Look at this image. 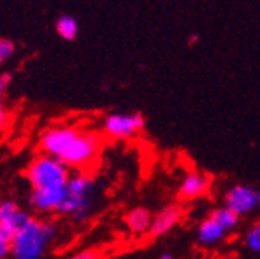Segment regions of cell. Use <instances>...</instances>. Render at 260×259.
Listing matches in <instances>:
<instances>
[{
  "mask_svg": "<svg viewBox=\"0 0 260 259\" xmlns=\"http://www.w3.org/2000/svg\"><path fill=\"white\" fill-rule=\"evenodd\" d=\"M41 149L69 168L84 169L100 157L101 137L96 132L82 131L73 126H54L42 134Z\"/></svg>",
  "mask_w": 260,
  "mask_h": 259,
  "instance_id": "1",
  "label": "cell"
},
{
  "mask_svg": "<svg viewBox=\"0 0 260 259\" xmlns=\"http://www.w3.org/2000/svg\"><path fill=\"white\" fill-rule=\"evenodd\" d=\"M54 236L56 225L53 222L31 217L13 238V259H42Z\"/></svg>",
  "mask_w": 260,
  "mask_h": 259,
  "instance_id": "2",
  "label": "cell"
},
{
  "mask_svg": "<svg viewBox=\"0 0 260 259\" xmlns=\"http://www.w3.org/2000/svg\"><path fill=\"white\" fill-rule=\"evenodd\" d=\"M94 194H96V182L93 177L84 172H78L72 176L65 185V199L59 207L57 213L72 216L75 220H85L94 205Z\"/></svg>",
  "mask_w": 260,
  "mask_h": 259,
  "instance_id": "3",
  "label": "cell"
},
{
  "mask_svg": "<svg viewBox=\"0 0 260 259\" xmlns=\"http://www.w3.org/2000/svg\"><path fill=\"white\" fill-rule=\"evenodd\" d=\"M70 177V168L47 154L36 157L26 169V179L32 189L62 188L67 185Z\"/></svg>",
  "mask_w": 260,
  "mask_h": 259,
  "instance_id": "4",
  "label": "cell"
},
{
  "mask_svg": "<svg viewBox=\"0 0 260 259\" xmlns=\"http://www.w3.org/2000/svg\"><path fill=\"white\" fill-rule=\"evenodd\" d=\"M146 120L141 113H110L104 118L103 129L113 140H127L143 132Z\"/></svg>",
  "mask_w": 260,
  "mask_h": 259,
  "instance_id": "5",
  "label": "cell"
},
{
  "mask_svg": "<svg viewBox=\"0 0 260 259\" xmlns=\"http://www.w3.org/2000/svg\"><path fill=\"white\" fill-rule=\"evenodd\" d=\"M260 207V191L248 185H236L224 194V208L239 217L248 216Z\"/></svg>",
  "mask_w": 260,
  "mask_h": 259,
  "instance_id": "6",
  "label": "cell"
},
{
  "mask_svg": "<svg viewBox=\"0 0 260 259\" xmlns=\"http://www.w3.org/2000/svg\"><path fill=\"white\" fill-rule=\"evenodd\" d=\"M65 199V186L32 189L29 194L31 207L41 213H57Z\"/></svg>",
  "mask_w": 260,
  "mask_h": 259,
  "instance_id": "7",
  "label": "cell"
},
{
  "mask_svg": "<svg viewBox=\"0 0 260 259\" xmlns=\"http://www.w3.org/2000/svg\"><path fill=\"white\" fill-rule=\"evenodd\" d=\"M183 217V208L177 204H169L165 208H161L152 219V225L149 230L150 238H159L171 232L174 226L181 220Z\"/></svg>",
  "mask_w": 260,
  "mask_h": 259,
  "instance_id": "8",
  "label": "cell"
},
{
  "mask_svg": "<svg viewBox=\"0 0 260 259\" xmlns=\"http://www.w3.org/2000/svg\"><path fill=\"white\" fill-rule=\"evenodd\" d=\"M211 179L206 174L189 172L178 186V199L184 202L199 199L211 189Z\"/></svg>",
  "mask_w": 260,
  "mask_h": 259,
  "instance_id": "9",
  "label": "cell"
},
{
  "mask_svg": "<svg viewBox=\"0 0 260 259\" xmlns=\"http://www.w3.org/2000/svg\"><path fill=\"white\" fill-rule=\"evenodd\" d=\"M31 216L23 211L14 200L0 202V223H5L14 235L23 228Z\"/></svg>",
  "mask_w": 260,
  "mask_h": 259,
  "instance_id": "10",
  "label": "cell"
},
{
  "mask_svg": "<svg viewBox=\"0 0 260 259\" xmlns=\"http://www.w3.org/2000/svg\"><path fill=\"white\" fill-rule=\"evenodd\" d=\"M226 235H228V232L224 230V226L220 225L211 216H208L199 225V232H197V238H199L200 244H203V245H214V244L220 242L221 239H224Z\"/></svg>",
  "mask_w": 260,
  "mask_h": 259,
  "instance_id": "11",
  "label": "cell"
},
{
  "mask_svg": "<svg viewBox=\"0 0 260 259\" xmlns=\"http://www.w3.org/2000/svg\"><path fill=\"white\" fill-rule=\"evenodd\" d=\"M152 213L144 208V207H138L130 210L125 214V225L128 226V230L135 233V235H143V233H149L150 225H152Z\"/></svg>",
  "mask_w": 260,
  "mask_h": 259,
  "instance_id": "12",
  "label": "cell"
},
{
  "mask_svg": "<svg viewBox=\"0 0 260 259\" xmlns=\"http://www.w3.org/2000/svg\"><path fill=\"white\" fill-rule=\"evenodd\" d=\"M56 31L62 39L73 41L78 36L79 23L73 16H60L56 22Z\"/></svg>",
  "mask_w": 260,
  "mask_h": 259,
  "instance_id": "13",
  "label": "cell"
},
{
  "mask_svg": "<svg viewBox=\"0 0 260 259\" xmlns=\"http://www.w3.org/2000/svg\"><path fill=\"white\" fill-rule=\"evenodd\" d=\"M209 216H211L212 219H215L220 225H223V226H224V230H226L228 233H230L231 230H234L236 226L239 225V222H240V217H239L237 214H234L233 211H230V210L224 208V207L212 210V211L209 213Z\"/></svg>",
  "mask_w": 260,
  "mask_h": 259,
  "instance_id": "14",
  "label": "cell"
},
{
  "mask_svg": "<svg viewBox=\"0 0 260 259\" xmlns=\"http://www.w3.org/2000/svg\"><path fill=\"white\" fill-rule=\"evenodd\" d=\"M245 244L251 251L260 253V222L254 223L249 228V232L245 236Z\"/></svg>",
  "mask_w": 260,
  "mask_h": 259,
  "instance_id": "15",
  "label": "cell"
},
{
  "mask_svg": "<svg viewBox=\"0 0 260 259\" xmlns=\"http://www.w3.org/2000/svg\"><path fill=\"white\" fill-rule=\"evenodd\" d=\"M106 254L103 250L100 248H87V250H81L75 254H72L67 259H104Z\"/></svg>",
  "mask_w": 260,
  "mask_h": 259,
  "instance_id": "16",
  "label": "cell"
},
{
  "mask_svg": "<svg viewBox=\"0 0 260 259\" xmlns=\"http://www.w3.org/2000/svg\"><path fill=\"white\" fill-rule=\"evenodd\" d=\"M16 51V45L10 39H0V64L8 61Z\"/></svg>",
  "mask_w": 260,
  "mask_h": 259,
  "instance_id": "17",
  "label": "cell"
},
{
  "mask_svg": "<svg viewBox=\"0 0 260 259\" xmlns=\"http://www.w3.org/2000/svg\"><path fill=\"white\" fill-rule=\"evenodd\" d=\"M11 79H13V75L8 73V72H4L0 73V104L5 100V95H7V90L11 84Z\"/></svg>",
  "mask_w": 260,
  "mask_h": 259,
  "instance_id": "18",
  "label": "cell"
},
{
  "mask_svg": "<svg viewBox=\"0 0 260 259\" xmlns=\"http://www.w3.org/2000/svg\"><path fill=\"white\" fill-rule=\"evenodd\" d=\"M13 238H14V233L8 228L5 223H0V241L4 242H13Z\"/></svg>",
  "mask_w": 260,
  "mask_h": 259,
  "instance_id": "19",
  "label": "cell"
},
{
  "mask_svg": "<svg viewBox=\"0 0 260 259\" xmlns=\"http://www.w3.org/2000/svg\"><path fill=\"white\" fill-rule=\"evenodd\" d=\"M11 254V244L0 241V259H7Z\"/></svg>",
  "mask_w": 260,
  "mask_h": 259,
  "instance_id": "20",
  "label": "cell"
},
{
  "mask_svg": "<svg viewBox=\"0 0 260 259\" xmlns=\"http://www.w3.org/2000/svg\"><path fill=\"white\" fill-rule=\"evenodd\" d=\"M7 123H8V115H7V110H5L4 104H0V134H2V132L5 131Z\"/></svg>",
  "mask_w": 260,
  "mask_h": 259,
  "instance_id": "21",
  "label": "cell"
},
{
  "mask_svg": "<svg viewBox=\"0 0 260 259\" xmlns=\"http://www.w3.org/2000/svg\"><path fill=\"white\" fill-rule=\"evenodd\" d=\"M159 259H174V254L171 251H162L159 254Z\"/></svg>",
  "mask_w": 260,
  "mask_h": 259,
  "instance_id": "22",
  "label": "cell"
}]
</instances>
